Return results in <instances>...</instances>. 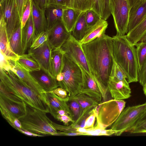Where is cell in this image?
<instances>
[{"label": "cell", "mask_w": 146, "mask_h": 146, "mask_svg": "<svg viewBox=\"0 0 146 146\" xmlns=\"http://www.w3.org/2000/svg\"><path fill=\"white\" fill-rule=\"evenodd\" d=\"M112 41V37L104 33L92 41L81 44L103 102L108 99V86L115 62Z\"/></svg>", "instance_id": "6da1fadb"}, {"label": "cell", "mask_w": 146, "mask_h": 146, "mask_svg": "<svg viewBox=\"0 0 146 146\" xmlns=\"http://www.w3.org/2000/svg\"><path fill=\"white\" fill-rule=\"evenodd\" d=\"M113 56L115 62L125 73L128 83L138 81V66L135 46L126 35L112 37Z\"/></svg>", "instance_id": "7a4b0ae2"}, {"label": "cell", "mask_w": 146, "mask_h": 146, "mask_svg": "<svg viewBox=\"0 0 146 146\" xmlns=\"http://www.w3.org/2000/svg\"><path fill=\"white\" fill-rule=\"evenodd\" d=\"M0 81L9 91L27 105L46 113H49L47 104L9 68H0Z\"/></svg>", "instance_id": "3957f363"}, {"label": "cell", "mask_w": 146, "mask_h": 146, "mask_svg": "<svg viewBox=\"0 0 146 146\" xmlns=\"http://www.w3.org/2000/svg\"><path fill=\"white\" fill-rule=\"evenodd\" d=\"M46 113L27 104L26 114L19 119L22 129L38 135H57V131Z\"/></svg>", "instance_id": "277c9868"}, {"label": "cell", "mask_w": 146, "mask_h": 146, "mask_svg": "<svg viewBox=\"0 0 146 146\" xmlns=\"http://www.w3.org/2000/svg\"><path fill=\"white\" fill-rule=\"evenodd\" d=\"M61 72L63 75L64 79L62 81L58 82L59 87L66 90L70 97L80 93L83 85L81 69L64 54Z\"/></svg>", "instance_id": "5b68a950"}, {"label": "cell", "mask_w": 146, "mask_h": 146, "mask_svg": "<svg viewBox=\"0 0 146 146\" xmlns=\"http://www.w3.org/2000/svg\"><path fill=\"white\" fill-rule=\"evenodd\" d=\"M123 100L113 99L100 103L95 107L96 122L94 127L106 129L111 125L125 108Z\"/></svg>", "instance_id": "8992f818"}, {"label": "cell", "mask_w": 146, "mask_h": 146, "mask_svg": "<svg viewBox=\"0 0 146 146\" xmlns=\"http://www.w3.org/2000/svg\"><path fill=\"white\" fill-rule=\"evenodd\" d=\"M146 108V102L124 108L115 122L111 125L114 135L119 136L129 132L134 126Z\"/></svg>", "instance_id": "52a82bcc"}, {"label": "cell", "mask_w": 146, "mask_h": 146, "mask_svg": "<svg viewBox=\"0 0 146 146\" xmlns=\"http://www.w3.org/2000/svg\"><path fill=\"white\" fill-rule=\"evenodd\" d=\"M109 6L113 19L116 35H125L128 32L130 6L128 0H109Z\"/></svg>", "instance_id": "ba28073f"}, {"label": "cell", "mask_w": 146, "mask_h": 146, "mask_svg": "<svg viewBox=\"0 0 146 146\" xmlns=\"http://www.w3.org/2000/svg\"><path fill=\"white\" fill-rule=\"evenodd\" d=\"M60 49L64 54L84 69L94 80L81 44L72 35L64 44Z\"/></svg>", "instance_id": "9c48e42d"}, {"label": "cell", "mask_w": 146, "mask_h": 146, "mask_svg": "<svg viewBox=\"0 0 146 146\" xmlns=\"http://www.w3.org/2000/svg\"><path fill=\"white\" fill-rule=\"evenodd\" d=\"M7 60L10 69L18 76L25 84L32 90L48 106L46 92L32 76L30 72L22 66L17 61L8 58Z\"/></svg>", "instance_id": "30bf717a"}, {"label": "cell", "mask_w": 146, "mask_h": 146, "mask_svg": "<svg viewBox=\"0 0 146 146\" xmlns=\"http://www.w3.org/2000/svg\"><path fill=\"white\" fill-rule=\"evenodd\" d=\"M0 14L6 23L9 39L15 29L21 23L15 0H0Z\"/></svg>", "instance_id": "8fae6325"}, {"label": "cell", "mask_w": 146, "mask_h": 146, "mask_svg": "<svg viewBox=\"0 0 146 146\" xmlns=\"http://www.w3.org/2000/svg\"><path fill=\"white\" fill-rule=\"evenodd\" d=\"M47 31L48 41L52 50L60 48L72 35V33L67 31L62 21Z\"/></svg>", "instance_id": "7c38bea8"}, {"label": "cell", "mask_w": 146, "mask_h": 146, "mask_svg": "<svg viewBox=\"0 0 146 146\" xmlns=\"http://www.w3.org/2000/svg\"><path fill=\"white\" fill-rule=\"evenodd\" d=\"M52 50L47 40L39 47L35 49L30 48L28 50V54L37 62L41 69L50 74V60Z\"/></svg>", "instance_id": "4fadbf2b"}, {"label": "cell", "mask_w": 146, "mask_h": 146, "mask_svg": "<svg viewBox=\"0 0 146 146\" xmlns=\"http://www.w3.org/2000/svg\"><path fill=\"white\" fill-rule=\"evenodd\" d=\"M108 89V92L114 99L123 100L131 96V91L128 83L110 79Z\"/></svg>", "instance_id": "5bb4252c"}, {"label": "cell", "mask_w": 146, "mask_h": 146, "mask_svg": "<svg viewBox=\"0 0 146 146\" xmlns=\"http://www.w3.org/2000/svg\"><path fill=\"white\" fill-rule=\"evenodd\" d=\"M0 54L7 58L16 61L18 60L19 56L13 51L10 45L6 23L1 14H0Z\"/></svg>", "instance_id": "9a60e30c"}, {"label": "cell", "mask_w": 146, "mask_h": 146, "mask_svg": "<svg viewBox=\"0 0 146 146\" xmlns=\"http://www.w3.org/2000/svg\"><path fill=\"white\" fill-rule=\"evenodd\" d=\"M82 71L83 85L80 93H84L100 103L102 100L100 90L94 80L84 69Z\"/></svg>", "instance_id": "2e32d148"}, {"label": "cell", "mask_w": 146, "mask_h": 146, "mask_svg": "<svg viewBox=\"0 0 146 146\" xmlns=\"http://www.w3.org/2000/svg\"><path fill=\"white\" fill-rule=\"evenodd\" d=\"M46 95L49 113L56 119L57 111L60 110H64L67 111L69 116L70 111L67 102L69 97L65 98H60L52 92H46Z\"/></svg>", "instance_id": "e0dca14e"}, {"label": "cell", "mask_w": 146, "mask_h": 146, "mask_svg": "<svg viewBox=\"0 0 146 146\" xmlns=\"http://www.w3.org/2000/svg\"><path fill=\"white\" fill-rule=\"evenodd\" d=\"M45 10V9H41L32 0L31 13L34 27V38L41 32L47 31V25Z\"/></svg>", "instance_id": "ac0fdd59"}, {"label": "cell", "mask_w": 146, "mask_h": 146, "mask_svg": "<svg viewBox=\"0 0 146 146\" xmlns=\"http://www.w3.org/2000/svg\"><path fill=\"white\" fill-rule=\"evenodd\" d=\"M30 73L46 92L51 91L59 87L56 78L41 69Z\"/></svg>", "instance_id": "d6986e66"}, {"label": "cell", "mask_w": 146, "mask_h": 146, "mask_svg": "<svg viewBox=\"0 0 146 146\" xmlns=\"http://www.w3.org/2000/svg\"><path fill=\"white\" fill-rule=\"evenodd\" d=\"M146 17V1H139L130 9L128 32L140 23Z\"/></svg>", "instance_id": "ffe728a7"}, {"label": "cell", "mask_w": 146, "mask_h": 146, "mask_svg": "<svg viewBox=\"0 0 146 146\" xmlns=\"http://www.w3.org/2000/svg\"><path fill=\"white\" fill-rule=\"evenodd\" d=\"M108 23L102 18L95 24L88 28L82 38L79 41L81 44L88 43L105 33Z\"/></svg>", "instance_id": "44dd1931"}, {"label": "cell", "mask_w": 146, "mask_h": 146, "mask_svg": "<svg viewBox=\"0 0 146 146\" xmlns=\"http://www.w3.org/2000/svg\"><path fill=\"white\" fill-rule=\"evenodd\" d=\"M0 106L7 110L18 119L26 114L27 104L25 102L21 104L16 103L0 94Z\"/></svg>", "instance_id": "7402d4cb"}, {"label": "cell", "mask_w": 146, "mask_h": 146, "mask_svg": "<svg viewBox=\"0 0 146 146\" xmlns=\"http://www.w3.org/2000/svg\"><path fill=\"white\" fill-rule=\"evenodd\" d=\"M34 36V27L31 13L22 29V41L24 54L30 48Z\"/></svg>", "instance_id": "603a6c76"}, {"label": "cell", "mask_w": 146, "mask_h": 146, "mask_svg": "<svg viewBox=\"0 0 146 146\" xmlns=\"http://www.w3.org/2000/svg\"><path fill=\"white\" fill-rule=\"evenodd\" d=\"M64 54L60 48L52 50L51 51L50 66V73L56 78L57 75L61 72Z\"/></svg>", "instance_id": "cb8c5ba5"}, {"label": "cell", "mask_w": 146, "mask_h": 146, "mask_svg": "<svg viewBox=\"0 0 146 146\" xmlns=\"http://www.w3.org/2000/svg\"><path fill=\"white\" fill-rule=\"evenodd\" d=\"M81 12L79 11L69 8L62 9V21L68 32L72 33Z\"/></svg>", "instance_id": "d4e9b609"}, {"label": "cell", "mask_w": 146, "mask_h": 146, "mask_svg": "<svg viewBox=\"0 0 146 146\" xmlns=\"http://www.w3.org/2000/svg\"><path fill=\"white\" fill-rule=\"evenodd\" d=\"M13 51L19 56L24 54L22 41V28L21 23L15 29L9 39Z\"/></svg>", "instance_id": "484cf974"}, {"label": "cell", "mask_w": 146, "mask_h": 146, "mask_svg": "<svg viewBox=\"0 0 146 146\" xmlns=\"http://www.w3.org/2000/svg\"><path fill=\"white\" fill-rule=\"evenodd\" d=\"M146 33V17L139 24L127 32L126 36L135 46Z\"/></svg>", "instance_id": "4316f807"}, {"label": "cell", "mask_w": 146, "mask_h": 146, "mask_svg": "<svg viewBox=\"0 0 146 146\" xmlns=\"http://www.w3.org/2000/svg\"><path fill=\"white\" fill-rule=\"evenodd\" d=\"M45 13L47 25V31L56 24L62 21V9L48 7L45 8Z\"/></svg>", "instance_id": "83f0119b"}, {"label": "cell", "mask_w": 146, "mask_h": 146, "mask_svg": "<svg viewBox=\"0 0 146 146\" xmlns=\"http://www.w3.org/2000/svg\"><path fill=\"white\" fill-rule=\"evenodd\" d=\"M69 98L75 100L80 105L81 110L80 114L85 110L93 108L100 103L90 97L82 93Z\"/></svg>", "instance_id": "f1b7e54d"}, {"label": "cell", "mask_w": 146, "mask_h": 146, "mask_svg": "<svg viewBox=\"0 0 146 146\" xmlns=\"http://www.w3.org/2000/svg\"><path fill=\"white\" fill-rule=\"evenodd\" d=\"M85 15V12H81L72 31V35L78 41L82 38L87 29Z\"/></svg>", "instance_id": "f546056e"}, {"label": "cell", "mask_w": 146, "mask_h": 146, "mask_svg": "<svg viewBox=\"0 0 146 146\" xmlns=\"http://www.w3.org/2000/svg\"><path fill=\"white\" fill-rule=\"evenodd\" d=\"M17 61L30 72L39 70L41 69L37 62L28 54H24L19 56Z\"/></svg>", "instance_id": "4dcf8cb0"}, {"label": "cell", "mask_w": 146, "mask_h": 146, "mask_svg": "<svg viewBox=\"0 0 146 146\" xmlns=\"http://www.w3.org/2000/svg\"><path fill=\"white\" fill-rule=\"evenodd\" d=\"M66 7L82 12L92 9V0H64Z\"/></svg>", "instance_id": "1f68e13d"}, {"label": "cell", "mask_w": 146, "mask_h": 146, "mask_svg": "<svg viewBox=\"0 0 146 146\" xmlns=\"http://www.w3.org/2000/svg\"><path fill=\"white\" fill-rule=\"evenodd\" d=\"M0 109L3 117L14 128L19 131L22 129V126L19 119L3 107L0 106Z\"/></svg>", "instance_id": "d6a6232c"}, {"label": "cell", "mask_w": 146, "mask_h": 146, "mask_svg": "<svg viewBox=\"0 0 146 146\" xmlns=\"http://www.w3.org/2000/svg\"><path fill=\"white\" fill-rule=\"evenodd\" d=\"M135 46L139 70L146 60V42H139Z\"/></svg>", "instance_id": "836d02e7"}, {"label": "cell", "mask_w": 146, "mask_h": 146, "mask_svg": "<svg viewBox=\"0 0 146 146\" xmlns=\"http://www.w3.org/2000/svg\"><path fill=\"white\" fill-rule=\"evenodd\" d=\"M128 132L132 134L146 133V108Z\"/></svg>", "instance_id": "e575fe53"}, {"label": "cell", "mask_w": 146, "mask_h": 146, "mask_svg": "<svg viewBox=\"0 0 146 146\" xmlns=\"http://www.w3.org/2000/svg\"><path fill=\"white\" fill-rule=\"evenodd\" d=\"M52 124L57 130L66 132L80 133L83 134L84 135H88L87 132L89 129L75 126L72 123L69 125H63L53 122Z\"/></svg>", "instance_id": "d590c367"}, {"label": "cell", "mask_w": 146, "mask_h": 146, "mask_svg": "<svg viewBox=\"0 0 146 146\" xmlns=\"http://www.w3.org/2000/svg\"><path fill=\"white\" fill-rule=\"evenodd\" d=\"M67 103L71 113L70 116L75 121L80 114L81 111L80 106L76 101L69 97Z\"/></svg>", "instance_id": "8d00e7d4"}, {"label": "cell", "mask_w": 146, "mask_h": 146, "mask_svg": "<svg viewBox=\"0 0 146 146\" xmlns=\"http://www.w3.org/2000/svg\"><path fill=\"white\" fill-rule=\"evenodd\" d=\"M110 79L128 83L125 73L115 61Z\"/></svg>", "instance_id": "74e56055"}, {"label": "cell", "mask_w": 146, "mask_h": 146, "mask_svg": "<svg viewBox=\"0 0 146 146\" xmlns=\"http://www.w3.org/2000/svg\"><path fill=\"white\" fill-rule=\"evenodd\" d=\"M101 17L92 9L85 12V19L87 29L96 23Z\"/></svg>", "instance_id": "f35d334b"}, {"label": "cell", "mask_w": 146, "mask_h": 146, "mask_svg": "<svg viewBox=\"0 0 146 146\" xmlns=\"http://www.w3.org/2000/svg\"><path fill=\"white\" fill-rule=\"evenodd\" d=\"M0 94L3 95L9 100L16 103L21 104L24 102L21 99L14 95L9 91L5 85L1 81Z\"/></svg>", "instance_id": "ab89813d"}, {"label": "cell", "mask_w": 146, "mask_h": 146, "mask_svg": "<svg viewBox=\"0 0 146 146\" xmlns=\"http://www.w3.org/2000/svg\"><path fill=\"white\" fill-rule=\"evenodd\" d=\"M48 31L42 32L37 35L34 38L30 48H36L48 40Z\"/></svg>", "instance_id": "60d3db41"}, {"label": "cell", "mask_w": 146, "mask_h": 146, "mask_svg": "<svg viewBox=\"0 0 146 146\" xmlns=\"http://www.w3.org/2000/svg\"><path fill=\"white\" fill-rule=\"evenodd\" d=\"M115 133L114 131L111 128L109 129H105L96 128L89 129L87 132L88 135H106L110 136L113 135Z\"/></svg>", "instance_id": "b9f144b4"}, {"label": "cell", "mask_w": 146, "mask_h": 146, "mask_svg": "<svg viewBox=\"0 0 146 146\" xmlns=\"http://www.w3.org/2000/svg\"><path fill=\"white\" fill-rule=\"evenodd\" d=\"M96 118V113L95 107L90 111L89 115L86 119L84 128L90 129H93Z\"/></svg>", "instance_id": "7bdbcfd3"}, {"label": "cell", "mask_w": 146, "mask_h": 146, "mask_svg": "<svg viewBox=\"0 0 146 146\" xmlns=\"http://www.w3.org/2000/svg\"><path fill=\"white\" fill-rule=\"evenodd\" d=\"M32 0H28L25 9L22 14L21 19V24L22 29L25 26L31 13Z\"/></svg>", "instance_id": "ee69618b"}, {"label": "cell", "mask_w": 146, "mask_h": 146, "mask_svg": "<svg viewBox=\"0 0 146 146\" xmlns=\"http://www.w3.org/2000/svg\"><path fill=\"white\" fill-rule=\"evenodd\" d=\"M92 10L96 12L101 18L103 10V0H92Z\"/></svg>", "instance_id": "f6af8a7d"}, {"label": "cell", "mask_w": 146, "mask_h": 146, "mask_svg": "<svg viewBox=\"0 0 146 146\" xmlns=\"http://www.w3.org/2000/svg\"><path fill=\"white\" fill-rule=\"evenodd\" d=\"M138 82L142 86L146 82V60L138 72Z\"/></svg>", "instance_id": "bcb514c9"}, {"label": "cell", "mask_w": 146, "mask_h": 146, "mask_svg": "<svg viewBox=\"0 0 146 146\" xmlns=\"http://www.w3.org/2000/svg\"><path fill=\"white\" fill-rule=\"evenodd\" d=\"M17 10L21 20L22 14L25 9L29 0H15Z\"/></svg>", "instance_id": "7dc6e473"}, {"label": "cell", "mask_w": 146, "mask_h": 146, "mask_svg": "<svg viewBox=\"0 0 146 146\" xmlns=\"http://www.w3.org/2000/svg\"><path fill=\"white\" fill-rule=\"evenodd\" d=\"M103 10L102 18L106 20L111 15L109 6V0H103Z\"/></svg>", "instance_id": "c3c4849f"}, {"label": "cell", "mask_w": 146, "mask_h": 146, "mask_svg": "<svg viewBox=\"0 0 146 146\" xmlns=\"http://www.w3.org/2000/svg\"><path fill=\"white\" fill-rule=\"evenodd\" d=\"M48 7L62 9L66 8L64 0H50Z\"/></svg>", "instance_id": "681fc988"}, {"label": "cell", "mask_w": 146, "mask_h": 146, "mask_svg": "<svg viewBox=\"0 0 146 146\" xmlns=\"http://www.w3.org/2000/svg\"><path fill=\"white\" fill-rule=\"evenodd\" d=\"M49 92H52L59 97L62 98H65L69 96L66 90L59 87Z\"/></svg>", "instance_id": "f907efd6"}, {"label": "cell", "mask_w": 146, "mask_h": 146, "mask_svg": "<svg viewBox=\"0 0 146 146\" xmlns=\"http://www.w3.org/2000/svg\"><path fill=\"white\" fill-rule=\"evenodd\" d=\"M57 120L62 122L65 125H68L69 122H71L74 123V122L69 115H60L57 114L56 119Z\"/></svg>", "instance_id": "816d5d0a"}, {"label": "cell", "mask_w": 146, "mask_h": 146, "mask_svg": "<svg viewBox=\"0 0 146 146\" xmlns=\"http://www.w3.org/2000/svg\"><path fill=\"white\" fill-rule=\"evenodd\" d=\"M83 135V134L77 132H66L61 131H57V135L59 136H78Z\"/></svg>", "instance_id": "f5cc1de1"}, {"label": "cell", "mask_w": 146, "mask_h": 146, "mask_svg": "<svg viewBox=\"0 0 146 146\" xmlns=\"http://www.w3.org/2000/svg\"><path fill=\"white\" fill-rule=\"evenodd\" d=\"M21 133L25 134V135L31 136V137H42L44 136V135H38L32 133L29 131H28L26 130H25L23 129H21L19 131Z\"/></svg>", "instance_id": "db71d44e"}, {"label": "cell", "mask_w": 146, "mask_h": 146, "mask_svg": "<svg viewBox=\"0 0 146 146\" xmlns=\"http://www.w3.org/2000/svg\"><path fill=\"white\" fill-rule=\"evenodd\" d=\"M139 0H128L130 9L138 2Z\"/></svg>", "instance_id": "11a10c76"}, {"label": "cell", "mask_w": 146, "mask_h": 146, "mask_svg": "<svg viewBox=\"0 0 146 146\" xmlns=\"http://www.w3.org/2000/svg\"><path fill=\"white\" fill-rule=\"evenodd\" d=\"M64 79V76L62 72L59 73L56 77V79L58 82L62 81Z\"/></svg>", "instance_id": "9f6ffc18"}, {"label": "cell", "mask_w": 146, "mask_h": 146, "mask_svg": "<svg viewBox=\"0 0 146 146\" xmlns=\"http://www.w3.org/2000/svg\"><path fill=\"white\" fill-rule=\"evenodd\" d=\"M57 114L60 115H69L66 111L64 110H58L56 112Z\"/></svg>", "instance_id": "6f0895ef"}, {"label": "cell", "mask_w": 146, "mask_h": 146, "mask_svg": "<svg viewBox=\"0 0 146 146\" xmlns=\"http://www.w3.org/2000/svg\"><path fill=\"white\" fill-rule=\"evenodd\" d=\"M39 6L41 9H45L46 0H40Z\"/></svg>", "instance_id": "680465c9"}, {"label": "cell", "mask_w": 146, "mask_h": 146, "mask_svg": "<svg viewBox=\"0 0 146 146\" xmlns=\"http://www.w3.org/2000/svg\"><path fill=\"white\" fill-rule=\"evenodd\" d=\"M142 87L143 91L146 98V82L144 85Z\"/></svg>", "instance_id": "91938a15"}, {"label": "cell", "mask_w": 146, "mask_h": 146, "mask_svg": "<svg viewBox=\"0 0 146 146\" xmlns=\"http://www.w3.org/2000/svg\"><path fill=\"white\" fill-rule=\"evenodd\" d=\"M139 42H146V33L142 38Z\"/></svg>", "instance_id": "94428289"}, {"label": "cell", "mask_w": 146, "mask_h": 146, "mask_svg": "<svg viewBox=\"0 0 146 146\" xmlns=\"http://www.w3.org/2000/svg\"><path fill=\"white\" fill-rule=\"evenodd\" d=\"M50 0H46L45 8L48 7Z\"/></svg>", "instance_id": "6125c7cd"}, {"label": "cell", "mask_w": 146, "mask_h": 146, "mask_svg": "<svg viewBox=\"0 0 146 146\" xmlns=\"http://www.w3.org/2000/svg\"><path fill=\"white\" fill-rule=\"evenodd\" d=\"M38 5L39 6L40 0H32Z\"/></svg>", "instance_id": "be15d7a7"}, {"label": "cell", "mask_w": 146, "mask_h": 146, "mask_svg": "<svg viewBox=\"0 0 146 146\" xmlns=\"http://www.w3.org/2000/svg\"><path fill=\"white\" fill-rule=\"evenodd\" d=\"M146 1V0H139L138 2H139V1Z\"/></svg>", "instance_id": "e7e4bbea"}]
</instances>
